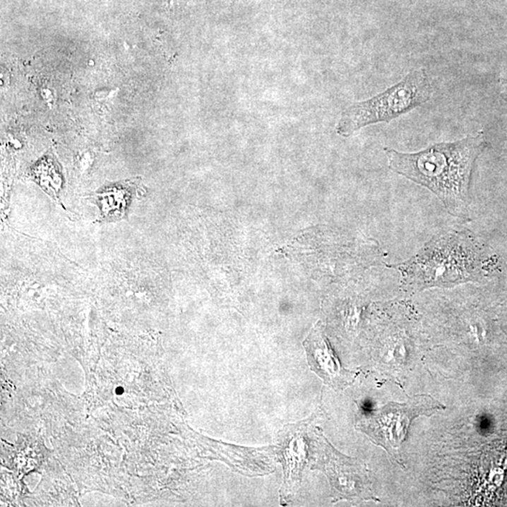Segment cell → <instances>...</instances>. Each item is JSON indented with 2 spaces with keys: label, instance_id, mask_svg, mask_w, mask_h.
<instances>
[{
  "label": "cell",
  "instance_id": "obj_1",
  "mask_svg": "<svg viewBox=\"0 0 507 507\" xmlns=\"http://www.w3.org/2000/svg\"><path fill=\"white\" fill-rule=\"evenodd\" d=\"M488 146L484 131L460 141L430 145L417 153L384 148L395 173L431 191L450 215L468 220L470 186L478 156Z\"/></svg>",
  "mask_w": 507,
  "mask_h": 507
},
{
  "label": "cell",
  "instance_id": "obj_2",
  "mask_svg": "<svg viewBox=\"0 0 507 507\" xmlns=\"http://www.w3.org/2000/svg\"><path fill=\"white\" fill-rule=\"evenodd\" d=\"M481 249L466 230H446L434 236L409 261L389 265L400 270L406 292L451 287L478 280Z\"/></svg>",
  "mask_w": 507,
  "mask_h": 507
},
{
  "label": "cell",
  "instance_id": "obj_3",
  "mask_svg": "<svg viewBox=\"0 0 507 507\" xmlns=\"http://www.w3.org/2000/svg\"><path fill=\"white\" fill-rule=\"evenodd\" d=\"M434 88L427 71L417 69L402 80L364 101L354 102L342 112L335 132L349 138L369 125L400 118L432 98Z\"/></svg>",
  "mask_w": 507,
  "mask_h": 507
},
{
  "label": "cell",
  "instance_id": "obj_4",
  "mask_svg": "<svg viewBox=\"0 0 507 507\" xmlns=\"http://www.w3.org/2000/svg\"><path fill=\"white\" fill-rule=\"evenodd\" d=\"M444 409L443 404L430 395H417L406 403L390 402L377 411L361 415L356 427L373 443L390 452L402 446L415 418L430 417Z\"/></svg>",
  "mask_w": 507,
  "mask_h": 507
},
{
  "label": "cell",
  "instance_id": "obj_5",
  "mask_svg": "<svg viewBox=\"0 0 507 507\" xmlns=\"http://www.w3.org/2000/svg\"><path fill=\"white\" fill-rule=\"evenodd\" d=\"M318 447L321 469L329 477L337 500L378 501L373 494L366 465L341 455L323 438Z\"/></svg>",
  "mask_w": 507,
  "mask_h": 507
},
{
  "label": "cell",
  "instance_id": "obj_6",
  "mask_svg": "<svg viewBox=\"0 0 507 507\" xmlns=\"http://www.w3.org/2000/svg\"><path fill=\"white\" fill-rule=\"evenodd\" d=\"M304 347L309 352L310 362L316 371L331 384L343 383L344 371L334 352L330 347L329 342L324 335L323 327L317 324L309 335Z\"/></svg>",
  "mask_w": 507,
  "mask_h": 507
},
{
  "label": "cell",
  "instance_id": "obj_7",
  "mask_svg": "<svg viewBox=\"0 0 507 507\" xmlns=\"http://www.w3.org/2000/svg\"><path fill=\"white\" fill-rule=\"evenodd\" d=\"M500 90H501V95L506 100H507V80L506 79H503V80L500 81Z\"/></svg>",
  "mask_w": 507,
  "mask_h": 507
}]
</instances>
